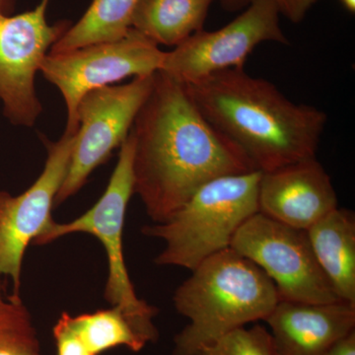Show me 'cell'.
I'll list each match as a JSON object with an SVG mask.
<instances>
[{
	"label": "cell",
	"mask_w": 355,
	"mask_h": 355,
	"mask_svg": "<svg viewBox=\"0 0 355 355\" xmlns=\"http://www.w3.org/2000/svg\"><path fill=\"white\" fill-rule=\"evenodd\" d=\"M130 132L133 193L154 223L168 220L211 180L254 172L203 119L184 84L162 70Z\"/></svg>",
	"instance_id": "obj_1"
},
{
	"label": "cell",
	"mask_w": 355,
	"mask_h": 355,
	"mask_svg": "<svg viewBox=\"0 0 355 355\" xmlns=\"http://www.w3.org/2000/svg\"><path fill=\"white\" fill-rule=\"evenodd\" d=\"M184 86L203 119L254 171L316 157L328 116L291 101L270 81L228 69Z\"/></svg>",
	"instance_id": "obj_2"
},
{
	"label": "cell",
	"mask_w": 355,
	"mask_h": 355,
	"mask_svg": "<svg viewBox=\"0 0 355 355\" xmlns=\"http://www.w3.org/2000/svg\"><path fill=\"white\" fill-rule=\"evenodd\" d=\"M279 298L259 266L228 248L203 261L173 296L189 324L174 340L173 355H197L221 336L265 321Z\"/></svg>",
	"instance_id": "obj_3"
},
{
	"label": "cell",
	"mask_w": 355,
	"mask_h": 355,
	"mask_svg": "<svg viewBox=\"0 0 355 355\" xmlns=\"http://www.w3.org/2000/svg\"><path fill=\"white\" fill-rule=\"evenodd\" d=\"M261 175L254 171L211 180L168 220L144 226L142 234L165 244L154 263L191 272L230 248L238 229L259 212Z\"/></svg>",
	"instance_id": "obj_4"
},
{
	"label": "cell",
	"mask_w": 355,
	"mask_h": 355,
	"mask_svg": "<svg viewBox=\"0 0 355 355\" xmlns=\"http://www.w3.org/2000/svg\"><path fill=\"white\" fill-rule=\"evenodd\" d=\"M118 163L106 191L85 214L67 223L53 221L33 244L44 246L72 234L87 233L99 240L108 261V279L104 296L112 306L120 308L135 330L147 343L158 340L159 333L153 323L157 308L139 298L128 268L123 249V224L128 202L133 195V137L130 132L121 144Z\"/></svg>",
	"instance_id": "obj_5"
},
{
	"label": "cell",
	"mask_w": 355,
	"mask_h": 355,
	"mask_svg": "<svg viewBox=\"0 0 355 355\" xmlns=\"http://www.w3.org/2000/svg\"><path fill=\"white\" fill-rule=\"evenodd\" d=\"M165 53L133 28L118 41L49 53L40 71L64 97L67 111L65 132L78 130L77 108L87 93L127 77L153 76L162 67Z\"/></svg>",
	"instance_id": "obj_6"
},
{
	"label": "cell",
	"mask_w": 355,
	"mask_h": 355,
	"mask_svg": "<svg viewBox=\"0 0 355 355\" xmlns=\"http://www.w3.org/2000/svg\"><path fill=\"white\" fill-rule=\"evenodd\" d=\"M230 248L268 275L279 300L305 303L342 300L320 268L306 230L257 212L238 229Z\"/></svg>",
	"instance_id": "obj_7"
},
{
	"label": "cell",
	"mask_w": 355,
	"mask_h": 355,
	"mask_svg": "<svg viewBox=\"0 0 355 355\" xmlns=\"http://www.w3.org/2000/svg\"><path fill=\"white\" fill-rule=\"evenodd\" d=\"M153 81L154 74L135 77L130 83L105 86L84 96L77 108L78 130L69 169L55 205L78 193L93 171L127 139Z\"/></svg>",
	"instance_id": "obj_8"
},
{
	"label": "cell",
	"mask_w": 355,
	"mask_h": 355,
	"mask_svg": "<svg viewBox=\"0 0 355 355\" xmlns=\"http://www.w3.org/2000/svg\"><path fill=\"white\" fill-rule=\"evenodd\" d=\"M50 0H41L31 11L0 14V100L3 114L14 125L31 128L43 106L37 96V72L51 46L71 23L46 20Z\"/></svg>",
	"instance_id": "obj_9"
},
{
	"label": "cell",
	"mask_w": 355,
	"mask_h": 355,
	"mask_svg": "<svg viewBox=\"0 0 355 355\" xmlns=\"http://www.w3.org/2000/svg\"><path fill=\"white\" fill-rule=\"evenodd\" d=\"M279 15L273 0H252L244 12L221 29L195 33L166 53L160 70L188 84L221 70L244 69L261 43L289 44Z\"/></svg>",
	"instance_id": "obj_10"
},
{
	"label": "cell",
	"mask_w": 355,
	"mask_h": 355,
	"mask_svg": "<svg viewBox=\"0 0 355 355\" xmlns=\"http://www.w3.org/2000/svg\"><path fill=\"white\" fill-rule=\"evenodd\" d=\"M76 135L64 132L58 141L43 137L48 156L38 179L21 195L0 191V279H10L14 294H20L27 248L55 221L51 210L69 169Z\"/></svg>",
	"instance_id": "obj_11"
},
{
	"label": "cell",
	"mask_w": 355,
	"mask_h": 355,
	"mask_svg": "<svg viewBox=\"0 0 355 355\" xmlns=\"http://www.w3.org/2000/svg\"><path fill=\"white\" fill-rule=\"evenodd\" d=\"M258 202L260 214L302 230L338 207L330 175L316 157L261 172Z\"/></svg>",
	"instance_id": "obj_12"
},
{
	"label": "cell",
	"mask_w": 355,
	"mask_h": 355,
	"mask_svg": "<svg viewBox=\"0 0 355 355\" xmlns=\"http://www.w3.org/2000/svg\"><path fill=\"white\" fill-rule=\"evenodd\" d=\"M265 321L279 355H324L355 330V303L279 300Z\"/></svg>",
	"instance_id": "obj_13"
},
{
	"label": "cell",
	"mask_w": 355,
	"mask_h": 355,
	"mask_svg": "<svg viewBox=\"0 0 355 355\" xmlns=\"http://www.w3.org/2000/svg\"><path fill=\"white\" fill-rule=\"evenodd\" d=\"M320 268L342 300L355 303V214L336 209L307 230Z\"/></svg>",
	"instance_id": "obj_14"
},
{
	"label": "cell",
	"mask_w": 355,
	"mask_h": 355,
	"mask_svg": "<svg viewBox=\"0 0 355 355\" xmlns=\"http://www.w3.org/2000/svg\"><path fill=\"white\" fill-rule=\"evenodd\" d=\"M216 0H140L132 28L154 43L177 46L203 30Z\"/></svg>",
	"instance_id": "obj_15"
},
{
	"label": "cell",
	"mask_w": 355,
	"mask_h": 355,
	"mask_svg": "<svg viewBox=\"0 0 355 355\" xmlns=\"http://www.w3.org/2000/svg\"><path fill=\"white\" fill-rule=\"evenodd\" d=\"M140 0H92L76 24L62 35L49 53H64L88 44L123 39L132 29Z\"/></svg>",
	"instance_id": "obj_16"
},
{
	"label": "cell",
	"mask_w": 355,
	"mask_h": 355,
	"mask_svg": "<svg viewBox=\"0 0 355 355\" xmlns=\"http://www.w3.org/2000/svg\"><path fill=\"white\" fill-rule=\"evenodd\" d=\"M69 323L76 335L93 355L107 350L125 347L139 352L147 345L135 330L123 311L116 306L78 316L69 315Z\"/></svg>",
	"instance_id": "obj_17"
},
{
	"label": "cell",
	"mask_w": 355,
	"mask_h": 355,
	"mask_svg": "<svg viewBox=\"0 0 355 355\" xmlns=\"http://www.w3.org/2000/svg\"><path fill=\"white\" fill-rule=\"evenodd\" d=\"M0 355H43L32 315L20 294L0 279Z\"/></svg>",
	"instance_id": "obj_18"
},
{
	"label": "cell",
	"mask_w": 355,
	"mask_h": 355,
	"mask_svg": "<svg viewBox=\"0 0 355 355\" xmlns=\"http://www.w3.org/2000/svg\"><path fill=\"white\" fill-rule=\"evenodd\" d=\"M197 355H279L270 331L261 324L226 334Z\"/></svg>",
	"instance_id": "obj_19"
},
{
	"label": "cell",
	"mask_w": 355,
	"mask_h": 355,
	"mask_svg": "<svg viewBox=\"0 0 355 355\" xmlns=\"http://www.w3.org/2000/svg\"><path fill=\"white\" fill-rule=\"evenodd\" d=\"M57 355H93L81 342L69 323V313H62L53 328Z\"/></svg>",
	"instance_id": "obj_20"
},
{
	"label": "cell",
	"mask_w": 355,
	"mask_h": 355,
	"mask_svg": "<svg viewBox=\"0 0 355 355\" xmlns=\"http://www.w3.org/2000/svg\"><path fill=\"white\" fill-rule=\"evenodd\" d=\"M318 1L319 0H273L279 14H282L294 24H298L304 19L311 7Z\"/></svg>",
	"instance_id": "obj_21"
},
{
	"label": "cell",
	"mask_w": 355,
	"mask_h": 355,
	"mask_svg": "<svg viewBox=\"0 0 355 355\" xmlns=\"http://www.w3.org/2000/svg\"><path fill=\"white\" fill-rule=\"evenodd\" d=\"M324 355H355V330L338 340Z\"/></svg>",
	"instance_id": "obj_22"
},
{
	"label": "cell",
	"mask_w": 355,
	"mask_h": 355,
	"mask_svg": "<svg viewBox=\"0 0 355 355\" xmlns=\"http://www.w3.org/2000/svg\"><path fill=\"white\" fill-rule=\"evenodd\" d=\"M222 6L228 11H238L249 6L252 0H220Z\"/></svg>",
	"instance_id": "obj_23"
},
{
	"label": "cell",
	"mask_w": 355,
	"mask_h": 355,
	"mask_svg": "<svg viewBox=\"0 0 355 355\" xmlns=\"http://www.w3.org/2000/svg\"><path fill=\"white\" fill-rule=\"evenodd\" d=\"M16 0H0V14L11 15L15 7Z\"/></svg>",
	"instance_id": "obj_24"
},
{
	"label": "cell",
	"mask_w": 355,
	"mask_h": 355,
	"mask_svg": "<svg viewBox=\"0 0 355 355\" xmlns=\"http://www.w3.org/2000/svg\"><path fill=\"white\" fill-rule=\"evenodd\" d=\"M343 7L350 13L355 12V0H340Z\"/></svg>",
	"instance_id": "obj_25"
}]
</instances>
